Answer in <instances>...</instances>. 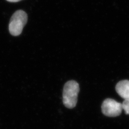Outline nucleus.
<instances>
[{
	"instance_id": "f257e3e1",
	"label": "nucleus",
	"mask_w": 129,
	"mask_h": 129,
	"mask_svg": "<svg viewBox=\"0 0 129 129\" xmlns=\"http://www.w3.org/2000/svg\"><path fill=\"white\" fill-rule=\"evenodd\" d=\"M80 90L79 83L74 80L67 82L63 87L62 101L66 108H74L78 102V96Z\"/></svg>"
},
{
	"instance_id": "f03ea898",
	"label": "nucleus",
	"mask_w": 129,
	"mask_h": 129,
	"mask_svg": "<svg viewBox=\"0 0 129 129\" xmlns=\"http://www.w3.org/2000/svg\"><path fill=\"white\" fill-rule=\"evenodd\" d=\"M27 21V15L22 10L16 11L10 19L9 30L11 35L18 36L21 35Z\"/></svg>"
},
{
	"instance_id": "7ed1b4c3",
	"label": "nucleus",
	"mask_w": 129,
	"mask_h": 129,
	"mask_svg": "<svg viewBox=\"0 0 129 129\" xmlns=\"http://www.w3.org/2000/svg\"><path fill=\"white\" fill-rule=\"evenodd\" d=\"M101 108L102 113L105 116L112 117L120 115L123 110L122 103L111 99L105 100L102 104Z\"/></svg>"
},
{
	"instance_id": "20e7f679",
	"label": "nucleus",
	"mask_w": 129,
	"mask_h": 129,
	"mask_svg": "<svg viewBox=\"0 0 129 129\" xmlns=\"http://www.w3.org/2000/svg\"><path fill=\"white\" fill-rule=\"evenodd\" d=\"M116 90L118 94L124 100H129V80L119 81L116 84Z\"/></svg>"
},
{
	"instance_id": "39448f33",
	"label": "nucleus",
	"mask_w": 129,
	"mask_h": 129,
	"mask_svg": "<svg viewBox=\"0 0 129 129\" xmlns=\"http://www.w3.org/2000/svg\"><path fill=\"white\" fill-rule=\"evenodd\" d=\"M123 110H124L125 113L129 115V100H124L122 103Z\"/></svg>"
},
{
	"instance_id": "423d86ee",
	"label": "nucleus",
	"mask_w": 129,
	"mask_h": 129,
	"mask_svg": "<svg viewBox=\"0 0 129 129\" xmlns=\"http://www.w3.org/2000/svg\"><path fill=\"white\" fill-rule=\"evenodd\" d=\"M7 1L10 2H17L20 1H22V0H7Z\"/></svg>"
}]
</instances>
